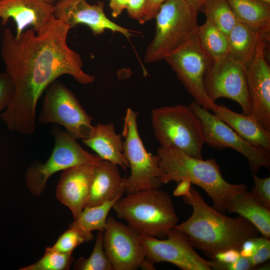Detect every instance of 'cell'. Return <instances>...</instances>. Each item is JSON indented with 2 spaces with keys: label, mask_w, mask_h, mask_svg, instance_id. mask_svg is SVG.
I'll list each match as a JSON object with an SVG mask.
<instances>
[{
  "label": "cell",
  "mask_w": 270,
  "mask_h": 270,
  "mask_svg": "<svg viewBox=\"0 0 270 270\" xmlns=\"http://www.w3.org/2000/svg\"><path fill=\"white\" fill-rule=\"evenodd\" d=\"M70 28L54 17L38 33L28 29L16 37L10 29L4 30L1 55L14 94L0 118L10 131L24 135L34 132L38 100L59 76L68 74L84 84L94 80L83 70L80 54L67 44Z\"/></svg>",
  "instance_id": "cell-1"
},
{
  "label": "cell",
  "mask_w": 270,
  "mask_h": 270,
  "mask_svg": "<svg viewBox=\"0 0 270 270\" xmlns=\"http://www.w3.org/2000/svg\"><path fill=\"white\" fill-rule=\"evenodd\" d=\"M182 198L192 206V212L174 228L184 234L194 248L211 260L219 252L230 248L240 250L246 240L260 234L243 217H228L208 206L194 188Z\"/></svg>",
  "instance_id": "cell-2"
},
{
  "label": "cell",
  "mask_w": 270,
  "mask_h": 270,
  "mask_svg": "<svg viewBox=\"0 0 270 270\" xmlns=\"http://www.w3.org/2000/svg\"><path fill=\"white\" fill-rule=\"evenodd\" d=\"M157 154L162 184L188 178L205 191L213 201L214 208L222 213L226 211L234 196L248 190V186L244 184L226 182L214 158H196L174 147L160 146Z\"/></svg>",
  "instance_id": "cell-3"
},
{
  "label": "cell",
  "mask_w": 270,
  "mask_h": 270,
  "mask_svg": "<svg viewBox=\"0 0 270 270\" xmlns=\"http://www.w3.org/2000/svg\"><path fill=\"white\" fill-rule=\"evenodd\" d=\"M126 194L118 200L112 208L140 236L165 238L178 224L172 198L160 188Z\"/></svg>",
  "instance_id": "cell-4"
},
{
  "label": "cell",
  "mask_w": 270,
  "mask_h": 270,
  "mask_svg": "<svg viewBox=\"0 0 270 270\" xmlns=\"http://www.w3.org/2000/svg\"><path fill=\"white\" fill-rule=\"evenodd\" d=\"M151 122L161 147H174L193 158L202 159L203 126L190 106L177 104L156 108L151 112Z\"/></svg>",
  "instance_id": "cell-5"
},
{
  "label": "cell",
  "mask_w": 270,
  "mask_h": 270,
  "mask_svg": "<svg viewBox=\"0 0 270 270\" xmlns=\"http://www.w3.org/2000/svg\"><path fill=\"white\" fill-rule=\"evenodd\" d=\"M197 14L185 0H166L154 18V36L146 50L145 62L164 60L195 34L198 26Z\"/></svg>",
  "instance_id": "cell-6"
},
{
  "label": "cell",
  "mask_w": 270,
  "mask_h": 270,
  "mask_svg": "<svg viewBox=\"0 0 270 270\" xmlns=\"http://www.w3.org/2000/svg\"><path fill=\"white\" fill-rule=\"evenodd\" d=\"M138 114L132 108L126 111L122 135L124 154L128 162L130 174L125 178V193L160 188L163 184L158 155L148 152L140 136Z\"/></svg>",
  "instance_id": "cell-7"
},
{
  "label": "cell",
  "mask_w": 270,
  "mask_h": 270,
  "mask_svg": "<svg viewBox=\"0 0 270 270\" xmlns=\"http://www.w3.org/2000/svg\"><path fill=\"white\" fill-rule=\"evenodd\" d=\"M44 92L39 122L61 125L76 140H84L91 136L94 128L92 118L64 84L56 80Z\"/></svg>",
  "instance_id": "cell-8"
},
{
  "label": "cell",
  "mask_w": 270,
  "mask_h": 270,
  "mask_svg": "<svg viewBox=\"0 0 270 270\" xmlns=\"http://www.w3.org/2000/svg\"><path fill=\"white\" fill-rule=\"evenodd\" d=\"M53 132L54 146L48 159L44 164H32L26 172V186L35 196L42 193L48 179L56 172L79 165L96 164L102 160L86 151L66 132L54 128Z\"/></svg>",
  "instance_id": "cell-9"
},
{
  "label": "cell",
  "mask_w": 270,
  "mask_h": 270,
  "mask_svg": "<svg viewBox=\"0 0 270 270\" xmlns=\"http://www.w3.org/2000/svg\"><path fill=\"white\" fill-rule=\"evenodd\" d=\"M194 102L212 111L216 104L206 93L204 78L212 60L201 46L196 32L178 48L164 58Z\"/></svg>",
  "instance_id": "cell-10"
},
{
  "label": "cell",
  "mask_w": 270,
  "mask_h": 270,
  "mask_svg": "<svg viewBox=\"0 0 270 270\" xmlns=\"http://www.w3.org/2000/svg\"><path fill=\"white\" fill-rule=\"evenodd\" d=\"M166 238L140 236L146 260L153 264L170 262L182 270H222L220 262L200 256L188 238L176 228Z\"/></svg>",
  "instance_id": "cell-11"
},
{
  "label": "cell",
  "mask_w": 270,
  "mask_h": 270,
  "mask_svg": "<svg viewBox=\"0 0 270 270\" xmlns=\"http://www.w3.org/2000/svg\"><path fill=\"white\" fill-rule=\"evenodd\" d=\"M190 106L202 121L204 143L219 150L229 148L238 152L246 158L252 174H257L262 167L270 170V152L248 143L214 114L194 101Z\"/></svg>",
  "instance_id": "cell-12"
},
{
  "label": "cell",
  "mask_w": 270,
  "mask_h": 270,
  "mask_svg": "<svg viewBox=\"0 0 270 270\" xmlns=\"http://www.w3.org/2000/svg\"><path fill=\"white\" fill-rule=\"evenodd\" d=\"M204 87L213 102L226 98L236 102L242 114L250 115L246 68L228 55L212 61L204 78Z\"/></svg>",
  "instance_id": "cell-13"
},
{
  "label": "cell",
  "mask_w": 270,
  "mask_h": 270,
  "mask_svg": "<svg viewBox=\"0 0 270 270\" xmlns=\"http://www.w3.org/2000/svg\"><path fill=\"white\" fill-rule=\"evenodd\" d=\"M103 244L112 270H136L146 260L140 235L112 216L107 219Z\"/></svg>",
  "instance_id": "cell-14"
},
{
  "label": "cell",
  "mask_w": 270,
  "mask_h": 270,
  "mask_svg": "<svg viewBox=\"0 0 270 270\" xmlns=\"http://www.w3.org/2000/svg\"><path fill=\"white\" fill-rule=\"evenodd\" d=\"M267 42L264 38L260 40L246 70L250 115L270 131V67L265 58Z\"/></svg>",
  "instance_id": "cell-15"
},
{
  "label": "cell",
  "mask_w": 270,
  "mask_h": 270,
  "mask_svg": "<svg viewBox=\"0 0 270 270\" xmlns=\"http://www.w3.org/2000/svg\"><path fill=\"white\" fill-rule=\"evenodd\" d=\"M54 6V17L70 28L83 24L96 35L106 30L120 32L128 38L132 35L130 30L114 22L106 16L102 3L90 4L86 0H58Z\"/></svg>",
  "instance_id": "cell-16"
},
{
  "label": "cell",
  "mask_w": 270,
  "mask_h": 270,
  "mask_svg": "<svg viewBox=\"0 0 270 270\" xmlns=\"http://www.w3.org/2000/svg\"><path fill=\"white\" fill-rule=\"evenodd\" d=\"M54 4L45 0H0V26L12 18L16 25V37L29 26L38 33L54 17Z\"/></svg>",
  "instance_id": "cell-17"
},
{
  "label": "cell",
  "mask_w": 270,
  "mask_h": 270,
  "mask_svg": "<svg viewBox=\"0 0 270 270\" xmlns=\"http://www.w3.org/2000/svg\"><path fill=\"white\" fill-rule=\"evenodd\" d=\"M96 164H82L62 171L56 196L70 210L76 219L87 202Z\"/></svg>",
  "instance_id": "cell-18"
},
{
  "label": "cell",
  "mask_w": 270,
  "mask_h": 270,
  "mask_svg": "<svg viewBox=\"0 0 270 270\" xmlns=\"http://www.w3.org/2000/svg\"><path fill=\"white\" fill-rule=\"evenodd\" d=\"M124 192L125 178L121 176L118 166L100 160L94 166L86 206H94L106 202L118 200Z\"/></svg>",
  "instance_id": "cell-19"
},
{
  "label": "cell",
  "mask_w": 270,
  "mask_h": 270,
  "mask_svg": "<svg viewBox=\"0 0 270 270\" xmlns=\"http://www.w3.org/2000/svg\"><path fill=\"white\" fill-rule=\"evenodd\" d=\"M82 141L102 160L111 162L124 170L129 168L124 154V142L121 136L116 132L112 122L97 124L91 136Z\"/></svg>",
  "instance_id": "cell-20"
},
{
  "label": "cell",
  "mask_w": 270,
  "mask_h": 270,
  "mask_svg": "<svg viewBox=\"0 0 270 270\" xmlns=\"http://www.w3.org/2000/svg\"><path fill=\"white\" fill-rule=\"evenodd\" d=\"M214 114L250 144L270 152V131L252 116L236 112L223 105L216 106Z\"/></svg>",
  "instance_id": "cell-21"
},
{
  "label": "cell",
  "mask_w": 270,
  "mask_h": 270,
  "mask_svg": "<svg viewBox=\"0 0 270 270\" xmlns=\"http://www.w3.org/2000/svg\"><path fill=\"white\" fill-rule=\"evenodd\" d=\"M226 211L239 214L252 224L262 236L270 238V208L248 190L240 192L230 200Z\"/></svg>",
  "instance_id": "cell-22"
},
{
  "label": "cell",
  "mask_w": 270,
  "mask_h": 270,
  "mask_svg": "<svg viewBox=\"0 0 270 270\" xmlns=\"http://www.w3.org/2000/svg\"><path fill=\"white\" fill-rule=\"evenodd\" d=\"M228 55L245 68L252 58L260 40L268 42L261 30L238 22L228 36Z\"/></svg>",
  "instance_id": "cell-23"
},
{
  "label": "cell",
  "mask_w": 270,
  "mask_h": 270,
  "mask_svg": "<svg viewBox=\"0 0 270 270\" xmlns=\"http://www.w3.org/2000/svg\"><path fill=\"white\" fill-rule=\"evenodd\" d=\"M238 22L260 28L269 42L270 3L264 0H227Z\"/></svg>",
  "instance_id": "cell-24"
},
{
  "label": "cell",
  "mask_w": 270,
  "mask_h": 270,
  "mask_svg": "<svg viewBox=\"0 0 270 270\" xmlns=\"http://www.w3.org/2000/svg\"><path fill=\"white\" fill-rule=\"evenodd\" d=\"M117 200L106 202L94 206L84 207L78 218L70 224V228L80 231L92 240V231H104L108 213Z\"/></svg>",
  "instance_id": "cell-25"
},
{
  "label": "cell",
  "mask_w": 270,
  "mask_h": 270,
  "mask_svg": "<svg viewBox=\"0 0 270 270\" xmlns=\"http://www.w3.org/2000/svg\"><path fill=\"white\" fill-rule=\"evenodd\" d=\"M196 35L201 46L212 61L228 55L227 36L208 20L198 26Z\"/></svg>",
  "instance_id": "cell-26"
},
{
  "label": "cell",
  "mask_w": 270,
  "mask_h": 270,
  "mask_svg": "<svg viewBox=\"0 0 270 270\" xmlns=\"http://www.w3.org/2000/svg\"><path fill=\"white\" fill-rule=\"evenodd\" d=\"M200 12L226 36L238 22L227 0H206Z\"/></svg>",
  "instance_id": "cell-27"
},
{
  "label": "cell",
  "mask_w": 270,
  "mask_h": 270,
  "mask_svg": "<svg viewBox=\"0 0 270 270\" xmlns=\"http://www.w3.org/2000/svg\"><path fill=\"white\" fill-rule=\"evenodd\" d=\"M103 232L96 234L93 250L90 256L78 259L74 264L76 270H112V265L105 252L103 244Z\"/></svg>",
  "instance_id": "cell-28"
},
{
  "label": "cell",
  "mask_w": 270,
  "mask_h": 270,
  "mask_svg": "<svg viewBox=\"0 0 270 270\" xmlns=\"http://www.w3.org/2000/svg\"><path fill=\"white\" fill-rule=\"evenodd\" d=\"M72 254L57 252H45L44 256L32 264L20 270H67L73 262Z\"/></svg>",
  "instance_id": "cell-29"
},
{
  "label": "cell",
  "mask_w": 270,
  "mask_h": 270,
  "mask_svg": "<svg viewBox=\"0 0 270 270\" xmlns=\"http://www.w3.org/2000/svg\"><path fill=\"white\" fill-rule=\"evenodd\" d=\"M90 240V238L80 231L70 228L58 238L52 246L46 248L45 252L72 254L78 246Z\"/></svg>",
  "instance_id": "cell-30"
},
{
  "label": "cell",
  "mask_w": 270,
  "mask_h": 270,
  "mask_svg": "<svg viewBox=\"0 0 270 270\" xmlns=\"http://www.w3.org/2000/svg\"><path fill=\"white\" fill-rule=\"evenodd\" d=\"M254 186L251 192L262 204L270 208V177L262 178L252 174Z\"/></svg>",
  "instance_id": "cell-31"
},
{
  "label": "cell",
  "mask_w": 270,
  "mask_h": 270,
  "mask_svg": "<svg viewBox=\"0 0 270 270\" xmlns=\"http://www.w3.org/2000/svg\"><path fill=\"white\" fill-rule=\"evenodd\" d=\"M257 248L254 256L250 258L253 266H256L270 258V240L264 236H256Z\"/></svg>",
  "instance_id": "cell-32"
},
{
  "label": "cell",
  "mask_w": 270,
  "mask_h": 270,
  "mask_svg": "<svg viewBox=\"0 0 270 270\" xmlns=\"http://www.w3.org/2000/svg\"><path fill=\"white\" fill-rule=\"evenodd\" d=\"M14 94V87L7 74H0V114L9 106Z\"/></svg>",
  "instance_id": "cell-33"
},
{
  "label": "cell",
  "mask_w": 270,
  "mask_h": 270,
  "mask_svg": "<svg viewBox=\"0 0 270 270\" xmlns=\"http://www.w3.org/2000/svg\"><path fill=\"white\" fill-rule=\"evenodd\" d=\"M166 0H146L144 8L139 21L144 24L154 18L160 6Z\"/></svg>",
  "instance_id": "cell-34"
},
{
  "label": "cell",
  "mask_w": 270,
  "mask_h": 270,
  "mask_svg": "<svg viewBox=\"0 0 270 270\" xmlns=\"http://www.w3.org/2000/svg\"><path fill=\"white\" fill-rule=\"evenodd\" d=\"M146 2V0H129L126 9L130 16L139 22Z\"/></svg>",
  "instance_id": "cell-35"
},
{
  "label": "cell",
  "mask_w": 270,
  "mask_h": 270,
  "mask_svg": "<svg viewBox=\"0 0 270 270\" xmlns=\"http://www.w3.org/2000/svg\"><path fill=\"white\" fill-rule=\"evenodd\" d=\"M240 256L239 250L230 248L217 253L212 260L222 264H229L236 261Z\"/></svg>",
  "instance_id": "cell-36"
},
{
  "label": "cell",
  "mask_w": 270,
  "mask_h": 270,
  "mask_svg": "<svg viewBox=\"0 0 270 270\" xmlns=\"http://www.w3.org/2000/svg\"><path fill=\"white\" fill-rule=\"evenodd\" d=\"M222 270H249L254 269L249 258L240 256L234 262L229 264H222Z\"/></svg>",
  "instance_id": "cell-37"
},
{
  "label": "cell",
  "mask_w": 270,
  "mask_h": 270,
  "mask_svg": "<svg viewBox=\"0 0 270 270\" xmlns=\"http://www.w3.org/2000/svg\"><path fill=\"white\" fill-rule=\"evenodd\" d=\"M256 237L248 238L242 243L239 250L240 256L250 258L254 256L257 248Z\"/></svg>",
  "instance_id": "cell-38"
},
{
  "label": "cell",
  "mask_w": 270,
  "mask_h": 270,
  "mask_svg": "<svg viewBox=\"0 0 270 270\" xmlns=\"http://www.w3.org/2000/svg\"><path fill=\"white\" fill-rule=\"evenodd\" d=\"M173 194L175 196H185L188 194L192 188V182L186 178L182 179L178 182Z\"/></svg>",
  "instance_id": "cell-39"
},
{
  "label": "cell",
  "mask_w": 270,
  "mask_h": 270,
  "mask_svg": "<svg viewBox=\"0 0 270 270\" xmlns=\"http://www.w3.org/2000/svg\"><path fill=\"white\" fill-rule=\"evenodd\" d=\"M110 6L113 17L116 18L126 9L129 0H110Z\"/></svg>",
  "instance_id": "cell-40"
},
{
  "label": "cell",
  "mask_w": 270,
  "mask_h": 270,
  "mask_svg": "<svg viewBox=\"0 0 270 270\" xmlns=\"http://www.w3.org/2000/svg\"><path fill=\"white\" fill-rule=\"evenodd\" d=\"M206 0H185L190 8L198 13Z\"/></svg>",
  "instance_id": "cell-41"
},
{
  "label": "cell",
  "mask_w": 270,
  "mask_h": 270,
  "mask_svg": "<svg viewBox=\"0 0 270 270\" xmlns=\"http://www.w3.org/2000/svg\"><path fill=\"white\" fill-rule=\"evenodd\" d=\"M49 2H50V3H52V2L54 0H45Z\"/></svg>",
  "instance_id": "cell-42"
},
{
  "label": "cell",
  "mask_w": 270,
  "mask_h": 270,
  "mask_svg": "<svg viewBox=\"0 0 270 270\" xmlns=\"http://www.w3.org/2000/svg\"><path fill=\"white\" fill-rule=\"evenodd\" d=\"M264 0V1H266V2H268L270 3V0Z\"/></svg>",
  "instance_id": "cell-43"
}]
</instances>
